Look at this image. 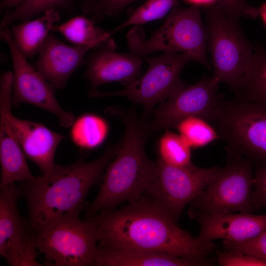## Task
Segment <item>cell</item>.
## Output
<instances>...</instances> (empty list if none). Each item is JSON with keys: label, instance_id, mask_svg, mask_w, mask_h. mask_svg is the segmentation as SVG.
<instances>
[{"label": "cell", "instance_id": "cell-20", "mask_svg": "<svg viewBox=\"0 0 266 266\" xmlns=\"http://www.w3.org/2000/svg\"><path fill=\"white\" fill-rule=\"evenodd\" d=\"M26 157L18 141L5 123L0 119V186L17 181H32Z\"/></svg>", "mask_w": 266, "mask_h": 266}, {"label": "cell", "instance_id": "cell-18", "mask_svg": "<svg viewBox=\"0 0 266 266\" xmlns=\"http://www.w3.org/2000/svg\"><path fill=\"white\" fill-rule=\"evenodd\" d=\"M92 266H200L201 262L165 253L139 249H114L99 246Z\"/></svg>", "mask_w": 266, "mask_h": 266}, {"label": "cell", "instance_id": "cell-12", "mask_svg": "<svg viewBox=\"0 0 266 266\" xmlns=\"http://www.w3.org/2000/svg\"><path fill=\"white\" fill-rule=\"evenodd\" d=\"M219 84L212 77L204 76L192 85L178 89L153 111L154 118L149 124L150 133L175 128L190 116L213 122L223 101Z\"/></svg>", "mask_w": 266, "mask_h": 266}, {"label": "cell", "instance_id": "cell-4", "mask_svg": "<svg viewBox=\"0 0 266 266\" xmlns=\"http://www.w3.org/2000/svg\"><path fill=\"white\" fill-rule=\"evenodd\" d=\"M207 38L200 7L195 5L175 7L148 39L141 26H134L126 36L130 52L141 58L158 51L180 52L210 69L206 56Z\"/></svg>", "mask_w": 266, "mask_h": 266}, {"label": "cell", "instance_id": "cell-8", "mask_svg": "<svg viewBox=\"0 0 266 266\" xmlns=\"http://www.w3.org/2000/svg\"><path fill=\"white\" fill-rule=\"evenodd\" d=\"M253 174L252 161L243 157H235L224 168L219 167L190 203L189 217L193 219L201 214L252 213Z\"/></svg>", "mask_w": 266, "mask_h": 266}, {"label": "cell", "instance_id": "cell-9", "mask_svg": "<svg viewBox=\"0 0 266 266\" xmlns=\"http://www.w3.org/2000/svg\"><path fill=\"white\" fill-rule=\"evenodd\" d=\"M148 67L140 77L126 84L121 90L102 92L93 88L88 91L90 98L121 96L133 102L141 104L149 113L157 103H162L178 89L186 85L180 74L189 62L188 55L175 52H164L157 57L145 58Z\"/></svg>", "mask_w": 266, "mask_h": 266}, {"label": "cell", "instance_id": "cell-10", "mask_svg": "<svg viewBox=\"0 0 266 266\" xmlns=\"http://www.w3.org/2000/svg\"><path fill=\"white\" fill-rule=\"evenodd\" d=\"M157 163L155 176L144 195L157 202L176 223L186 206L205 189L219 167L202 168L193 163L172 166L158 158Z\"/></svg>", "mask_w": 266, "mask_h": 266}, {"label": "cell", "instance_id": "cell-5", "mask_svg": "<svg viewBox=\"0 0 266 266\" xmlns=\"http://www.w3.org/2000/svg\"><path fill=\"white\" fill-rule=\"evenodd\" d=\"M31 230L33 245L53 266H92L95 259L99 234L91 218L78 215L52 218Z\"/></svg>", "mask_w": 266, "mask_h": 266}, {"label": "cell", "instance_id": "cell-15", "mask_svg": "<svg viewBox=\"0 0 266 266\" xmlns=\"http://www.w3.org/2000/svg\"><path fill=\"white\" fill-rule=\"evenodd\" d=\"M91 46L70 45L50 34L38 53L34 67L56 89H63L76 69L85 63Z\"/></svg>", "mask_w": 266, "mask_h": 266}, {"label": "cell", "instance_id": "cell-31", "mask_svg": "<svg viewBox=\"0 0 266 266\" xmlns=\"http://www.w3.org/2000/svg\"><path fill=\"white\" fill-rule=\"evenodd\" d=\"M254 210L266 208V164L257 163L253 174Z\"/></svg>", "mask_w": 266, "mask_h": 266}, {"label": "cell", "instance_id": "cell-33", "mask_svg": "<svg viewBox=\"0 0 266 266\" xmlns=\"http://www.w3.org/2000/svg\"><path fill=\"white\" fill-rule=\"evenodd\" d=\"M26 0H1L0 2V11L12 9Z\"/></svg>", "mask_w": 266, "mask_h": 266}, {"label": "cell", "instance_id": "cell-35", "mask_svg": "<svg viewBox=\"0 0 266 266\" xmlns=\"http://www.w3.org/2000/svg\"><path fill=\"white\" fill-rule=\"evenodd\" d=\"M96 0H81V8L85 14H89L91 9Z\"/></svg>", "mask_w": 266, "mask_h": 266}, {"label": "cell", "instance_id": "cell-6", "mask_svg": "<svg viewBox=\"0 0 266 266\" xmlns=\"http://www.w3.org/2000/svg\"><path fill=\"white\" fill-rule=\"evenodd\" d=\"M206 19L207 47L213 79L234 91L238 88L251 62L255 46L245 36L238 20L214 5L203 7Z\"/></svg>", "mask_w": 266, "mask_h": 266}, {"label": "cell", "instance_id": "cell-11", "mask_svg": "<svg viewBox=\"0 0 266 266\" xmlns=\"http://www.w3.org/2000/svg\"><path fill=\"white\" fill-rule=\"evenodd\" d=\"M13 76L5 71L0 78V119L7 125L27 158L34 163L42 175L50 174L55 166L57 147L65 136L44 125L21 119L11 112Z\"/></svg>", "mask_w": 266, "mask_h": 266}, {"label": "cell", "instance_id": "cell-27", "mask_svg": "<svg viewBox=\"0 0 266 266\" xmlns=\"http://www.w3.org/2000/svg\"><path fill=\"white\" fill-rule=\"evenodd\" d=\"M179 0H147L134 10L125 22L110 32L113 35L128 27L141 26L161 19L167 15L175 7L179 5Z\"/></svg>", "mask_w": 266, "mask_h": 266}, {"label": "cell", "instance_id": "cell-34", "mask_svg": "<svg viewBox=\"0 0 266 266\" xmlns=\"http://www.w3.org/2000/svg\"><path fill=\"white\" fill-rule=\"evenodd\" d=\"M191 5H195L201 7L214 4L216 0H185Z\"/></svg>", "mask_w": 266, "mask_h": 266}, {"label": "cell", "instance_id": "cell-21", "mask_svg": "<svg viewBox=\"0 0 266 266\" xmlns=\"http://www.w3.org/2000/svg\"><path fill=\"white\" fill-rule=\"evenodd\" d=\"M92 19L85 16H76L59 25H55L52 31L57 32L73 45L91 46L94 49L103 47L116 48L110 32L96 25Z\"/></svg>", "mask_w": 266, "mask_h": 266}, {"label": "cell", "instance_id": "cell-28", "mask_svg": "<svg viewBox=\"0 0 266 266\" xmlns=\"http://www.w3.org/2000/svg\"><path fill=\"white\" fill-rule=\"evenodd\" d=\"M227 251L249 255L266 262V230L256 236L240 242L223 240Z\"/></svg>", "mask_w": 266, "mask_h": 266}, {"label": "cell", "instance_id": "cell-30", "mask_svg": "<svg viewBox=\"0 0 266 266\" xmlns=\"http://www.w3.org/2000/svg\"><path fill=\"white\" fill-rule=\"evenodd\" d=\"M213 5L237 20L242 17L255 19L259 16L258 8L251 6L246 0H216Z\"/></svg>", "mask_w": 266, "mask_h": 266}, {"label": "cell", "instance_id": "cell-7", "mask_svg": "<svg viewBox=\"0 0 266 266\" xmlns=\"http://www.w3.org/2000/svg\"><path fill=\"white\" fill-rule=\"evenodd\" d=\"M235 157L266 164V106L240 98L223 100L213 122Z\"/></svg>", "mask_w": 266, "mask_h": 266}, {"label": "cell", "instance_id": "cell-19", "mask_svg": "<svg viewBox=\"0 0 266 266\" xmlns=\"http://www.w3.org/2000/svg\"><path fill=\"white\" fill-rule=\"evenodd\" d=\"M60 20L59 11L52 8L38 18L12 25L11 32L16 48L26 59L38 54L50 32Z\"/></svg>", "mask_w": 266, "mask_h": 266}, {"label": "cell", "instance_id": "cell-16", "mask_svg": "<svg viewBox=\"0 0 266 266\" xmlns=\"http://www.w3.org/2000/svg\"><path fill=\"white\" fill-rule=\"evenodd\" d=\"M115 48L94 49L85 60V76L93 87L117 82L124 85L139 77L141 57L131 53L117 52Z\"/></svg>", "mask_w": 266, "mask_h": 266}, {"label": "cell", "instance_id": "cell-29", "mask_svg": "<svg viewBox=\"0 0 266 266\" xmlns=\"http://www.w3.org/2000/svg\"><path fill=\"white\" fill-rule=\"evenodd\" d=\"M140 0H96L89 13L95 22H100L104 17H117L128 6Z\"/></svg>", "mask_w": 266, "mask_h": 266}, {"label": "cell", "instance_id": "cell-26", "mask_svg": "<svg viewBox=\"0 0 266 266\" xmlns=\"http://www.w3.org/2000/svg\"><path fill=\"white\" fill-rule=\"evenodd\" d=\"M74 0H26L16 7L7 10L0 25V29L16 21H25L34 16L52 9H69Z\"/></svg>", "mask_w": 266, "mask_h": 266}, {"label": "cell", "instance_id": "cell-22", "mask_svg": "<svg viewBox=\"0 0 266 266\" xmlns=\"http://www.w3.org/2000/svg\"><path fill=\"white\" fill-rule=\"evenodd\" d=\"M235 92L238 98L266 106V50L259 43Z\"/></svg>", "mask_w": 266, "mask_h": 266}, {"label": "cell", "instance_id": "cell-2", "mask_svg": "<svg viewBox=\"0 0 266 266\" xmlns=\"http://www.w3.org/2000/svg\"><path fill=\"white\" fill-rule=\"evenodd\" d=\"M121 141L107 146L96 160L81 158L69 165H55L49 175L23 182L28 220L31 230L48 220L64 215H79L84 208L90 189L102 181L105 169L118 154Z\"/></svg>", "mask_w": 266, "mask_h": 266}, {"label": "cell", "instance_id": "cell-14", "mask_svg": "<svg viewBox=\"0 0 266 266\" xmlns=\"http://www.w3.org/2000/svg\"><path fill=\"white\" fill-rule=\"evenodd\" d=\"M22 191L15 183L0 186V254L11 266H39L28 219L18 209Z\"/></svg>", "mask_w": 266, "mask_h": 266}, {"label": "cell", "instance_id": "cell-24", "mask_svg": "<svg viewBox=\"0 0 266 266\" xmlns=\"http://www.w3.org/2000/svg\"><path fill=\"white\" fill-rule=\"evenodd\" d=\"M175 128L193 148L204 147L220 138L213 126L205 119L198 116H190L183 119Z\"/></svg>", "mask_w": 266, "mask_h": 266}, {"label": "cell", "instance_id": "cell-36", "mask_svg": "<svg viewBox=\"0 0 266 266\" xmlns=\"http://www.w3.org/2000/svg\"><path fill=\"white\" fill-rule=\"evenodd\" d=\"M259 15L266 28V2L263 3L260 8H258Z\"/></svg>", "mask_w": 266, "mask_h": 266}, {"label": "cell", "instance_id": "cell-23", "mask_svg": "<svg viewBox=\"0 0 266 266\" xmlns=\"http://www.w3.org/2000/svg\"><path fill=\"white\" fill-rule=\"evenodd\" d=\"M70 138L80 149L91 150L102 144L109 131L107 121L91 113H85L75 119L70 126Z\"/></svg>", "mask_w": 266, "mask_h": 266}, {"label": "cell", "instance_id": "cell-3", "mask_svg": "<svg viewBox=\"0 0 266 266\" xmlns=\"http://www.w3.org/2000/svg\"><path fill=\"white\" fill-rule=\"evenodd\" d=\"M133 109H107L108 113L124 122L125 133L118 154L106 168L98 195L86 206V218L102 210L115 209L125 201L140 198L155 176L157 161L149 159L144 151L150 133L149 122L138 118Z\"/></svg>", "mask_w": 266, "mask_h": 266}, {"label": "cell", "instance_id": "cell-1", "mask_svg": "<svg viewBox=\"0 0 266 266\" xmlns=\"http://www.w3.org/2000/svg\"><path fill=\"white\" fill-rule=\"evenodd\" d=\"M99 234L98 246L165 253L209 266L216 245L179 228L154 200L143 195L119 209L102 210L91 217Z\"/></svg>", "mask_w": 266, "mask_h": 266}, {"label": "cell", "instance_id": "cell-17", "mask_svg": "<svg viewBox=\"0 0 266 266\" xmlns=\"http://www.w3.org/2000/svg\"><path fill=\"white\" fill-rule=\"evenodd\" d=\"M200 225L198 237L205 242L223 239L240 242L253 238L266 230V214L239 212L201 214L193 218Z\"/></svg>", "mask_w": 266, "mask_h": 266}, {"label": "cell", "instance_id": "cell-32", "mask_svg": "<svg viewBox=\"0 0 266 266\" xmlns=\"http://www.w3.org/2000/svg\"><path fill=\"white\" fill-rule=\"evenodd\" d=\"M218 262L222 266H266V262L260 259L227 250L219 253Z\"/></svg>", "mask_w": 266, "mask_h": 266}, {"label": "cell", "instance_id": "cell-13", "mask_svg": "<svg viewBox=\"0 0 266 266\" xmlns=\"http://www.w3.org/2000/svg\"><path fill=\"white\" fill-rule=\"evenodd\" d=\"M0 36L8 45L11 56L13 76L12 104L17 107L23 103L37 106L54 114L61 126H70L75 119L74 115L61 106L55 96V87L16 48L8 27L0 30Z\"/></svg>", "mask_w": 266, "mask_h": 266}, {"label": "cell", "instance_id": "cell-25", "mask_svg": "<svg viewBox=\"0 0 266 266\" xmlns=\"http://www.w3.org/2000/svg\"><path fill=\"white\" fill-rule=\"evenodd\" d=\"M191 149L179 134L166 129L158 141V158L170 166H185L192 163Z\"/></svg>", "mask_w": 266, "mask_h": 266}]
</instances>
